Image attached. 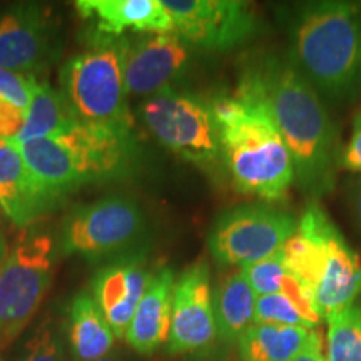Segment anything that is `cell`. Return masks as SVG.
I'll return each mask as SVG.
<instances>
[{
	"label": "cell",
	"instance_id": "obj_1",
	"mask_svg": "<svg viewBox=\"0 0 361 361\" xmlns=\"http://www.w3.org/2000/svg\"><path fill=\"white\" fill-rule=\"evenodd\" d=\"M239 90L266 107L281 134L293 164L295 180L310 196L333 189L338 154L336 128L318 90L296 69L290 57H258L246 67Z\"/></svg>",
	"mask_w": 361,
	"mask_h": 361
},
{
	"label": "cell",
	"instance_id": "obj_2",
	"mask_svg": "<svg viewBox=\"0 0 361 361\" xmlns=\"http://www.w3.org/2000/svg\"><path fill=\"white\" fill-rule=\"evenodd\" d=\"M17 146L49 209L85 184L133 176L141 161L133 119L119 123L78 119L56 137Z\"/></svg>",
	"mask_w": 361,
	"mask_h": 361
},
{
	"label": "cell",
	"instance_id": "obj_3",
	"mask_svg": "<svg viewBox=\"0 0 361 361\" xmlns=\"http://www.w3.org/2000/svg\"><path fill=\"white\" fill-rule=\"evenodd\" d=\"M211 104L234 188L266 202L281 201L295 180V164L266 107L239 89Z\"/></svg>",
	"mask_w": 361,
	"mask_h": 361
},
{
	"label": "cell",
	"instance_id": "obj_4",
	"mask_svg": "<svg viewBox=\"0 0 361 361\" xmlns=\"http://www.w3.org/2000/svg\"><path fill=\"white\" fill-rule=\"evenodd\" d=\"M291 62L329 99H350L361 80V19L350 2H311L290 24Z\"/></svg>",
	"mask_w": 361,
	"mask_h": 361
},
{
	"label": "cell",
	"instance_id": "obj_5",
	"mask_svg": "<svg viewBox=\"0 0 361 361\" xmlns=\"http://www.w3.org/2000/svg\"><path fill=\"white\" fill-rule=\"evenodd\" d=\"M129 47L130 40L126 35L114 37L94 30L84 51L62 67V92L79 119L90 123L130 121L126 92Z\"/></svg>",
	"mask_w": 361,
	"mask_h": 361
},
{
	"label": "cell",
	"instance_id": "obj_6",
	"mask_svg": "<svg viewBox=\"0 0 361 361\" xmlns=\"http://www.w3.org/2000/svg\"><path fill=\"white\" fill-rule=\"evenodd\" d=\"M139 117L149 133L174 154L207 168L221 159L213 104L192 92L162 89L144 99Z\"/></svg>",
	"mask_w": 361,
	"mask_h": 361
},
{
	"label": "cell",
	"instance_id": "obj_7",
	"mask_svg": "<svg viewBox=\"0 0 361 361\" xmlns=\"http://www.w3.org/2000/svg\"><path fill=\"white\" fill-rule=\"evenodd\" d=\"M54 241L49 234L20 238L0 266V350L29 326L52 283Z\"/></svg>",
	"mask_w": 361,
	"mask_h": 361
},
{
	"label": "cell",
	"instance_id": "obj_8",
	"mask_svg": "<svg viewBox=\"0 0 361 361\" xmlns=\"http://www.w3.org/2000/svg\"><path fill=\"white\" fill-rule=\"evenodd\" d=\"M313 239L303 283L313 291L323 319L355 305L361 293V258L322 207L310 206L301 216Z\"/></svg>",
	"mask_w": 361,
	"mask_h": 361
},
{
	"label": "cell",
	"instance_id": "obj_9",
	"mask_svg": "<svg viewBox=\"0 0 361 361\" xmlns=\"http://www.w3.org/2000/svg\"><path fill=\"white\" fill-rule=\"evenodd\" d=\"M146 233V218L134 197L107 196L72 211L64 223L61 247L64 255L85 259L119 258L137 251Z\"/></svg>",
	"mask_w": 361,
	"mask_h": 361
},
{
	"label": "cell",
	"instance_id": "obj_10",
	"mask_svg": "<svg viewBox=\"0 0 361 361\" xmlns=\"http://www.w3.org/2000/svg\"><path fill=\"white\" fill-rule=\"evenodd\" d=\"M298 229L290 213L263 202L234 206L219 214L211 226L207 247L224 266H247L283 250Z\"/></svg>",
	"mask_w": 361,
	"mask_h": 361
},
{
	"label": "cell",
	"instance_id": "obj_11",
	"mask_svg": "<svg viewBox=\"0 0 361 361\" xmlns=\"http://www.w3.org/2000/svg\"><path fill=\"white\" fill-rule=\"evenodd\" d=\"M184 42L211 52H228L250 42L261 22L250 4L239 0H162Z\"/></svg>",
	"mask_w": 361,
	"mask_h": 361
},
{
	"label": "cell",
	"instance_id": "obj_12",
	"mask_svg": "<svg viewBox=\"0 0 361 361\" xmlns=\"http://www.w3.org/2000/svg\"><path fill=\"white\" fill-rule=\"evenodd\" d=\"M216 336L211 269L206 261H196L176 279L166 351L169 356L200 353L213 346Z\"/></svg>",
	"mask_w": 361,
	"mask_h": 361
},
{
	"label": "cell",
	"instance_id": "obj_13",
	"mask_svg": "<svg viewBox=\"0 0 361 361\" xmlns=\"http://www.w3.org/2000/svg\"><path fill=\"white\" fill-rule=\"evenodd\" d=\"M152 274L146 252L137 250L102 266L94 276L92 298L119 340L126 338Z\"/></svg>",
	"mask_w": 361,
	"mask_h": 361
},
{
	"label": "cell",
	"instance_id": "obj_14",
	"mask_svg": "<svg viewBox=\"0 0 361 361\" xmlns=\"http://www.w3.org/2000/svg\"><path fill=\"white\" fill-rule=\"evenodd\" d=\"M191 45L176 32L144 34L130 42L126 61L128 96H152L184 74L191 62Z\"/></svg>",
	"mask_w": 361,
	"mask_h": 361
},
{
	"label": "cell",
	"instance_id": "obj_15",
	"mask_svg": "<svg viewBox=\"0 0 361 361\" xmlns=\"http://www.w3.org/2000/svg\"><path fill=\"white\" fill-rule=\"evenodd\" d=\"M54 29L47 12L22 4L0 19V69L35 75L52 56Z\"/></svg>",
	"mask_w": 361,
	"mask_h": 361
},
{
	"label": "cell",
	"instance_id": "obj_16",
	"mask_svg": "<svg viewBox=\"0 0 361 361\" xmlns=\"http://www.w3.org/2000/svg\"><path fill=\"white\" fill-rule=\"evenodd\" d=\"M84 19L94 22L99 34L121 37L128 30L141 34L174 32V24L162 0H78Z\"/></svg>",
	"mask_w": 361,
	"mask_h": 361
},
{
	"label": "cell",
	"instance_id": "obj_17",
	"mask_svg": "<svg viewBox=\"0 0 361 361\" xmlns=\"http://www.w3.org/2000/svg\"><path fill=\"white\" fill-rule=\"evenodd\" d=\"M174 286L176 276L173 269L161 268L152 274L124 338L134 353L151 356L168 345Z\"/></svg>",
	"mask_w": 361,
	"mask_h": 361
},
{
	"label": "cell",
	"instance_id": "obj_18",
	"mask_svg": "<svg viewBox=\"0 0 361 361\" xmlns=\"http://www.w3.org/2000/svg\"><path fill=\"white\" fill-rule=\"evenodd\" d=\"M0 209L17 228H25L49 211L19 146L8 139H0Z\"/></svg>",
	"mask_w": 361,
	"mask_h": 361
},
{
	"label": "cell",
	"instance_id": "obj_19",
	"mask_svg": "<svg viewBox=\"0 0 361 361\" xmlns=\"http://www.w3.org/2000/svg\"><path fill=\"white\" fill-rule=\"evenodd\" d=\"M72 361H94L116 348V335L92 295L79 293L69 306L67 319Z\"/></svg>",
	"mask_w": 361,
	"mask_h": 361
},
{
	"label": "cell",
	"instance_id": "obj_20",
	"mask_svg": "<svg viewBox=\"0 0 361 361\" xmlns=\"http://www.w3.org/2000/svg\"><path fill=\"white\" fill-rule=\"evenodd\" d=\"M256 300L258 296L241 269L221 278L216 290H213L216 328L221 341L226 345L238 343L239 338L255 324Z\"/></svg>",
	"mask_w": 361,
	"mask_h": 361
},
{
	"label": "cell",
	"instance_id": "obj_21",
	"mask_svg": "<svg viewBox=\"0 0 361 361\" xmlns=\"http://www.w3.org/2000/svg\"><path fill=\"white\" fill-rule=\"evenodd\" d=\"M316 329L274 324H252L239 338L238 355L241 361H293L310 345Z\"/></svg>",
	"mask_w": 361,
	"mask_h": 361
},
{
	"label": "cell",
	"instance_id": "obj_22",
	"mask_svg": "<svg viewBox=\"0 0 361 361\" xmlns=\"http://www.w3.org/2000/svg\"><path fill=\"white\" fill-rule=\"evenodd\" d=\"M74 109L71 107L64 92L56 90L47 84H39L25 111V123L20 134L17 135V144H25L40 139L56 137L78 121Z\"/></svg>",
	"mask_w": 361,
	"mask_h": 361
},
{
	"label": "cell",
	"instance_id": "obj_23",
	"mask_svg": "<svg viewBox=\"0 0 361 361\" xmlns=\"http://www.w3.org/2000/svg\"><path fill=\"white\" fill-rule=\"evenodd\" d=\"M326 322V360L361 361V306L351 305Z\"/></svg>",
	"mask_w": 361,
	"mask_h": 361
},
{
	"label": "cell",
	"instance_id": "obj_24",
	"mask_svg": "<svg viewBox=\"0 0 361 361\" xmlns=\"http://www.w3.org/2000/svg\"><path fill=\"white\" fill-rule=\"evenodd\" d=\"M255 324H274V326H296L305 329H316L300 306L283 293L268 296H258L256 300Z\"/></svg>",
	"mask_w": 361,
	"mask_h": 361
},
{
	"label": "cell",
	"instance_id": "obj_25",
	"mask_svg": "<svg viewBox=\"0 0 361 361\" xmlns=\"http://www.w3.org/2000/svg\"><path fill=\"white\" fill-rule=\"evenodd\" d=\"M17 361H66L61 324L54 318H45L22 346Z\"/></svg>",
	"mask_w": 361,
	"mask_h": 361
},
{
	"label": "cell",
	"instance_id": "obj_26",
	"mask_svg": "<svg viewBox=\"0 0 361 361\" xmlns=\"http://www.w3.org/2000/svg\"><path fill=\"white\" fill-rule=\"evenodd\" d=\"M241 271L245 273L247 283L256 293V296L283 293L288 279L291 276V273L284 266L281 251L261 261H256V263L243 266Z\"/></svg>",
	"mask_w": 361,
	"mask_h": 361
},
{
	"label": "cell",
	"instance_id": "obj_27",
	"mask_svg": "<svg viewBox=\"0 0 361 361\" xmlns=\"http://www.w3.org/2000/svg\"><path fill=\"white\" fill-rule=\"evenodd\" d=\"M39 82L35 75L0 69V101L27 111Z\"/></svg>",
	"mask_w": 361,
	"mask_h": 361
},
{
	"label": "cell",
	"instance_id": "obj_28",
	"mask_svg": "<svg viewBox=\"0 0 361 361\" xmlns=\"http://www.w3.org/2000/svg\"><path fill=\"white\" fill-rule=\"evenodd\" d=\"M25 123V111L0 101V139L16 141Z\"/></svg>",
	"mask_w": 361,
	"mask_h": 361
},
{
	"label": "cell",
	"instance_id": "obj_29",
	"mask_svg": "<svg viewBox=\"0 0 361 361\" xmlns=\"http://www.w3.org/2000/svg\"><path fill=\"white\" fill-rule=\"evenodd\" d=\"M340 162L345 169L361 174V112L355 116L350 142L340 156Z\"/></svg>",
	"mask_w": 361,
	"mask_h": 361
},
{
	"label": "cell",
	"instance_id": "obj_30",
	"mask_svg": "<svg viewBox=\"0 0 361 361\" xmlns=\"http://www.w3.org/2000/svg\"><path fill=\"white\" fill-rule=\"evenodd\" d=\"M184 361H241V360H238L229 350L213 348V346H211V348L202 350L200 353L188 355Z\"/></svg>",
	"mask_w": 361,
	"mask_h": 361
},
{
	"label": "cell",
	"instance_id": "obj_31",
	"mask_svg": "<svg viewBox=\"0 0 361 361\" xmlns=\"http://www.w3.org/2000/svg\"><path fill=\"white\" fill-rule=\"evenodd\" d=\"M293 361H328L326 353L323 351V340L319 333H316L310 345Z\"/></svg>",
	"mask_w": 361,
	"mask_h": 361
},
{
	"label": "cell",
	"instance_id": "obj_32",
	"mask_svg": "<svg viewBox=\"0 0 361 361\" xmlns=\"http://www.w3.org/2000/svg\"><path fill=\"white\" fill-rule=\"evenodd\" d=\"M94 361H135L133 356H129V355H126L123 350H119V348H114L111 351L109 355H106V356H102V358H99V360H94Z\"/></svg>",
	"mask_w": 361,
	"mask_h": 361
},
{
	"label": "cell",
	"instance_id": "obj_33",
	"mask_svg": "<svg viewBox=\"0 0 361 361\" xmlns=\"http://www.w3.org/2000/svg\"><path fill=\"white\" fill-rule=\"evenodd\" d=\"M355 206H356V214H358V221H360V224H361V179L358 180V186H356Z\"/></svg>",
	"mask_w": 361,
	"mask_h": 361
},
{
	"label": "cell",
	"instance_id": "obj_34",
	"mask_svg": "<svg viewBox=\"0 0 361 361\" xmlns=\"http://www.w3.org/2000/svg\"><path fill=\"white\" fill-rule=\"evenodd\" d=\"M6 256H7V243H6V238H4V234L0 233V266H2Z\"/></svg>",
	"mask_w": 361,
	"mask_h": 361
},
{
	"label": "cell",
	"instance_id": "obj_35",
	"mask_svg": "<svg viewBox=\"0 0 361 361\" xmlns=\"http://www.w3.org/2000/svg\"><path fill=\"white\" fill-rule=\"evenodd\" d=\"M6 218V216H4V213H2V209H0V224H2V219Z\"/></svg>",
	"mask_w": 361,
	"mask_h": 361
},
{
	"label": "cell",
	"instance_id": "obj_36",
	"mask_svg": "<svg viewBox=\"0 0 361 361\" xmlns=\"http://www.w3.org/2000/svg\"><path fill=\"white\" fill-rule=\"evenodd\" d=\"M0 361H2V360H0Z\"/></svg>",
	"mask_w": 361,
	"mask_h": 361
}]
</instances>
